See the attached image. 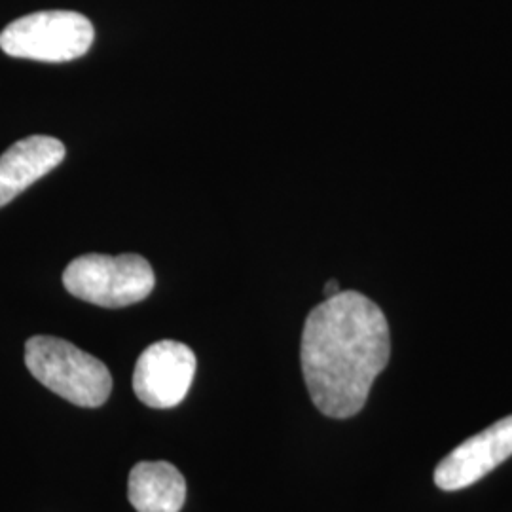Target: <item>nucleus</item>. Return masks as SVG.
Masks as SVG:
<instances>
[{"mask_svg":"<svg viewBox=\"0 0 512 512\" xmlns=\"http://www.w3.org/2000/svg\"><path fill=\"white\" fill-rule=\"evenodd\" d=\"M389 355L384 311L365 294L340 291L315 306L304 323V380L313 404L334 420H346L365 408Z\"/></svg>","mask_w":512,"mask_h":512,"instance_id":"f257e3e1","label":"nucleus"},{"mask_svg":"<svg viewBox=\"0 0 512 512\" xmlns=\"http://www.w3.org/2000/svg\"><path fill=\"white\" fill-rule=\"evenodd\" d=\"M196 355L175 340L145 349L133 370V391L150 408H173L184 401L194 382Z\"/></svg>","mask_w":512,"mask_h":512,"instance_id":"39448f33","label":"nucleus"},{"mask_svg":"<svg viewBox=\"0 0 512 512\" xmlns=\"http://www.w3.org/2000/svg\"><path fill=\"white\" fill-rule=\"evenodd\" d=\"M512 456V416L454 448L435 469V484L444 492L473 486Z\"/></svg>","mask_w":512,"mask_h":512,"instance_id":"423d86ee","label":"nucleus"},{"mask_svg":"<svg viewBox=\"0 0 512 512\" xmlns=\"http://www.w3.org/2000/svg\"><path fill=\"white\" fill-rule=\"evenodd\" d=\"M92 21L78 12L48 10L12 21L0 33V50L10 57L65 63L92 48Z\"/></svg>","mask_w":512,"mask_h":512,"instance_id":"20e7f679","label":"nucleus"},{"mask_svg":"<svg viewBox=\"0 0 512 512\" xmlns=\"http://www.w3.org/2000/svg\"><path fill=\"white\" fill-rule=\"evenodd\" d=\"M25 365L33 378L65 401L97 408L112 391L109 368L90 353L54 336H33L25 344Z\"/></svg>","mask_w":512,"mask_h":512,"instance_id":"f03ea898","label":"nucleus"},{"mask_svg":"<svg viewBox=\"0 0 512 512\" xmlns=\"http://www.w3.org/2000/svg\"><path fill=\"white\" fill-rule=\"evenodd\" d=\"M65 145L48 135L21 139L0 156V207L18 198L65 158Z\"/></svg>","mask_w":512,"mask_h":512,"instance_id":"0eeeda50","label":"nucleus"},{"mask_svg":"<svg viewBox=\"0 0 512 512\" xmlns=\"http://www.w3.org/2000/svg\"><path fill=\"white\" fill-rule=\"evenodd\" d=\"M63 285L84 302L101 308H126L152 293L156 277L143 256L84 255L67 266Z\"/></svg>","mask_w":512,"mask_h":512,"instance_id":"7ed1b4c3","label":"nucleus"},{"mask_svg":"<svg viewBox=\"0 0 512 512\" xmlns=\"http://www.w3.org/2000/svg\"><path fill=\"white\" fill-rule=\"evenodd\" d=\"M128 497L137 512H181L186 480L167 461H141L129 473Z\"/></svg>","mask_w":512,"mask_h":512,"instance_id":"6e6552de","label":"nucleus"},{"mask_svg":"<svg viewBox=\"0 0 512 512\" xmlns=\"http://www.w3.org/2000/svg\"><path fill=\"white\" fill-rule=\"evenodd\" d=\"M340 293V285H338V281L336 279H330L329 283L325 285V296L330 298V296H334V294Z\"/></svg>","mask_w":512,"mask_h":512,"instance_id":"1a4fd4ad","label":"nucleus"}]
</instances>
